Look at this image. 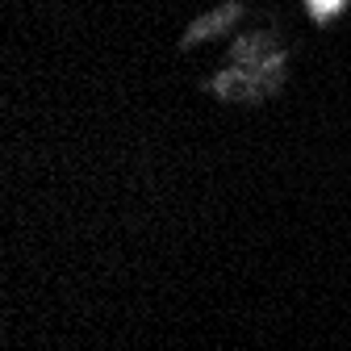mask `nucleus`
I'll list each match as a JSON object with an SVG mask.
<instances>
[{
	"label": "nucleus",
	"mask_w": 351,
	"mask_h": 351,
	"mask_svg": "<svg viewBox=\"0 0 351 351\" xmlns=\"http://www.w3.org/2000/svg\"><path fill=\"white\" fill-rule=\"evenodd\" d=\"M285 75V55L268 34H251L234 47V67L226 75L213 80V93L217 97H230V101H259L276 93V84Z\"/></svg>",
	"instance_id": "f257e3e1"
},
{
	"label": "nucleus",
	"mask_w": 351,
	"mask_h": 351,
	"mask_svg": "<svg viewBox=\"0 0 351 351\" xmlns=\"http://www.w3.org/2000/svg\"><path fill=\"white\" fill-rule=\"evenodd\" d=\"M305 5H310V13H314L318 21H330V17L343 9V0H305Z\"/></svg>",
	"instance_id": "f03ea898"
}]
</instances>
